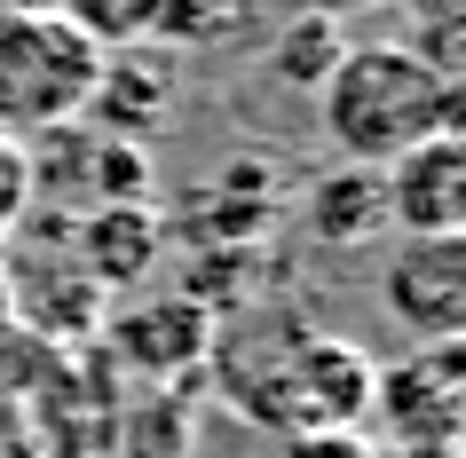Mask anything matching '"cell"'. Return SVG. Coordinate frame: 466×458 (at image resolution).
Returning a JSON list of instances; mask_svg holds the SVG:
<instances>
[{"label":"cell","mask_w":466,"mask_h":458,"mask_svg":"<svg viewBox=\"0 0 466 458\" xmlns=\"http://www.w3.org/2000/svg\"><path fill=\"white\" fill-rule=\"evenodd\" d=\"M206 371L229 403L293 434H356L371 419V356L348 340L300 324V316H246V324H214L206 340Z\"/></svg>","instance_id":"cell-1"},{"label":"cell","mask_w":466,"mask_h":458,"mask_svg":"<svg viewBox=\"0 0 466 458\" xmlns=\"http://www.w3.org/2000/svg\"><path fill=\"white\" fill-rule=\"evenodd\" d=\"M317 127L340 150V167H388L427 135L459 127V96L435 56L403 48V40H348L340 64L317 79Z\"/></svg>","instance_id":"cell-2"},{"label":"cell","mask_w":466,"mask_h":458,"mask_svg":"<svg viewBox=\"0 0 466 458\" xmlns=\"http://www.w3.org/2000/svg\"><path fill=\"white\" fill-rule=\"evenodd\" d=\"M103 96V48L64 16H0V135H56Z\"/></svg>","instance_id":"cell-3"},{"label":"cell","mask_w":466,"mask_h":458,"mask_svg":"<svg viewBox=\"0 0 466 458\" xmlns=\"http://www.w3.org/2000/svg\"><path fill=\"white\" fill-rule=\"evenodd\" d=\"M380 206H388V238H466V143L427 135L403 158L380 167Z\"/></svg>","instance_id":"cell-4"},{"label":"cell","mask_w":466,"mask_h":458,"mask_svg":"<svg viewBox=\"0 0 466 458\" xmlns=\"http://www.w3.org/2000/svg\"><path fill=\"white\" fill-rule=\"evenodd\" d=\"M380 300L427 348H451L466 324V238H395L380 269Z\"/></svg>","instance_id":"cell-5"},{"label":"cell","mask_w":466,"mask_h":458,"mask_svg":"<svg viewBox=\"0 0 466 458\" xmlns=\"http://www.w3.org/2000/svg\"><path fill=\"white\" fill-rule=\"evenodd\" d=\"M371 411L395 451H459V348H419L395 371H371Z\"/></svg>","instance_id":"cell-6"},{"label":"cell","mask_w":466,"mask_h":458,"mask_svg":"<svg viewBox=\"0 0 466 458\" xmlns=\"http://www.w3.org/2000/svg\"><path fill=\"white\" fill-rule=\"evenodd\" d=\"M206 340H214V316H206V300H190V292H167V300L127 309L119 324H111V348H119L127 363H143L150 380L206 363Z\"/></svg>","instance_id":"cell-7"},{"label":"cell","mask_w":466,"mask_h":458,"mask_svg":"<svg viewBox=\"0 0 466 458\" xmlns=\"http://www.w3.org/2000/svg\"><path fill=\"white\" fill-rule=\"evenodd\" d=\"M158 261V221L150 206H96V214L79 221V277L87 285H143V269Z\"/></svg>","instance_id":"cell-8"},{"label":"cell","mask_w":466,"mask_h":458,"mask_svg":"<svg viewBox=\"0 0 466 458\" xmlns=\"http://www.w3.org/2000/svg\"><path fill=\"white\" fill-rule=\"evenodd\" d=\"M309 229H317L324 245H380L388 238V206H380V174L371 167H340L324 174L317 190H309Z\"/></svg>","instance_id":"cell-9"},{"label":"cell","mask_w":466,"mask_h":458,"mask_svg":"<svg viewBox=\"0 0 466 458\" xmlns=\"http://www.w3.org/2000/svg\"><path fill=\"white\" fill-rule=\"evenodd\" d=\"M56 16L72 32H87L96 48H135L150 32H167V0H64Z\"/></svg>","instance_id":"cell-10"},{"label":"cell","mask_w":466,"mask_h":458,"mask_svg":"<svg viewBox=\"0 0 466 458\" xmlns=\"http://www.w3.org/2000/svg\"><path fill=\"white\" fill-rule=\"evenodd\" d=\"M340 48H348V40H340L332 16H300V25L269 48V72L285 79V87H300V96H317V79L340 64Z\"/></svg>","instance_id":"cell-11"},{"label":"cell","mask_w":466,"mask_h":458,"mask_svg":"<svg viewBox=\"0 0 466 458\" xmlns=\"http://www.w3.org/2000/svg\"><path fill=\"white\" fill-rule=\"evenodd\" d=\"M277 458H371V451L356 443V434H293Z\"/></svg>","instance_id":"cell-12"},{"label":"cell","mask_w":466,"mask_h":458,"mask_svg":"<svg viewBox=\"0 0 466 458\" xmlns=\"http://www.w3.org/2000/svg\"><path fill=\"white\" fill-rule=\"evenodd\" d=\"M8 198H25V150L0 135V214H8Z\"/></svg>","instance_id":"cell-13"},{"label":"cell","mask_w":466,"mask_h":458,"mask_svg":"<svg viewBox=\"0 0 466 458\" xmlns=\"http://www.w3.org/2000/svg\"><path fill=\"white\" fill-rule=\"evenodd\" d=\"M64 0H0V16H56Z\"/></svg>","instance_id":"cell-14"},{"label":"cell","mask_w":466,"mask_h":458,"mask_svg":"<svg viewBox=\"0 0 466 458\" xmlns=\"http://www.w3.org/2000/svg\"><path fill=\"white\" fill-rule=\"evenodd\" d=\"M388 458H459V451H388Z\"/></svg>","instance_id":"cell-15"}]
</instances>
